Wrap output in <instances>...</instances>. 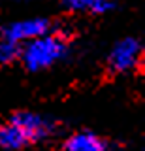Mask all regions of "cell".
Segmentation results:
<instances>
[{"label": "cell", "instance_id": "6da1fadb", "mask_svg": "<svg viewBox=\"0 0 145 151\" xmlns=\"http://www.w3.org/2000/svg\"><path fill=\"white\" fill-rule=\"evenodd\" d=\"M55 125L40 113L19 111L0 125V149L17 151L29 144H38L53 134Z\"/></svg>", "mask_w": 145, "mask_h": 151}, {"label": "cell", "instance_id": "7a4b0ae2", "mask_svg": "<svg viewBox=\"0 0 145 151\" xmlns=\"http://www.w3.org/2000/svg\"><path fill=\"white\" fill-rule=\"evenodd\" d=\"M68 53V42L66 38L59 32H45L34 40L26 42L21 45V57L23 64L30 70V72H40V70L51 68L62 60Z\"/></svg>", "mask_w": 145, "mask_h": 151}, {"label": "cell", "instance_id": "3957f363", "mask_svg": "<svg viewBox=\"0 0 145 151\" xmlns=\"http://www.w3.org/2000/svg\"><path fill=\"white\" fill-rule=\"evenodd\" d=\"M141 55H143L141 42L136 38H123L113 45L109 53V68L119 74L130 72L141 63Z\"/></svg>", "mask_w": 145, "mask_h": 151}, {"label": "cell", "instance_id": "277c9868", "mask_svg": "<svg viewBox=\"0 0 145 151\" xmlns=\"http://www.w3.org/2000/svg\"><path fill=\"white\" fill-rule=\"evenodd\" d=\"M51 30V23L45 17H29V19H21V21H13L10 23L2 32L4 40L15 42L19 45H25L26 42L34 40L41 34Z\"/></svg>", "mask_w": 145, "mask_h": 151}, {"label": "cell", "instance_id": "5b68a950", "mask_svg": "<svg viewBox=\"0 0 145 151\" xmlns=\"http://www.w3.org/2000/svg\"><path fill=\"white\" fill-rule=\"evenodd\" d=\"M64 149L66 151H106L107 145L106 142L96 136L94 132H76L66 140L64 144Z\"/></svg>", "mask_w": 145, "mask_h": 151}, {"label": "cell", "instance_id": "8992f818", "mask_svg": "<svg viewBox=\"0 0 145 151\" xmlns=\"http://www.w3.org/2000/svg\"><path fill=\"white\" fill-rule=\"evenodd\" d=\"M62 4L72 12L106 13L115 6V0H62Z\"/></svg>", "mask_w": 145, "mask_h": 151}, {"label": "cell", "instance_id": "52a82bcc", "mask_svg": "<svg viewBox=\"0 0 145 151\" xmlns=\"http://www.w3.org/2000/svg\"><path fill=\"white\" fill-rule=\"evenodd\" d=\"M19 57H21V45L19 44L4 40V38L0 40V63L10 64V63H15Z\"/></svg>", "mask_w": 145, "mask_h": 151}]
</instances>
